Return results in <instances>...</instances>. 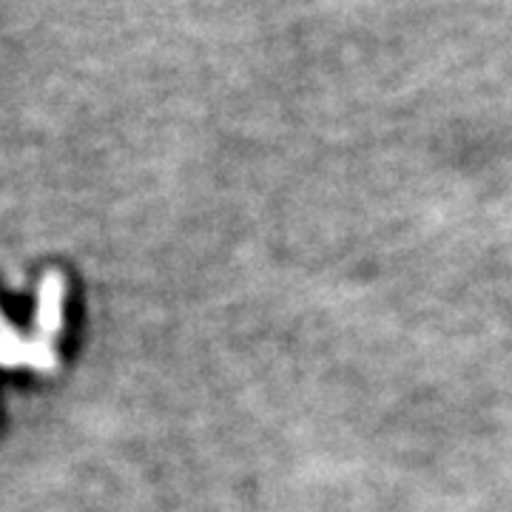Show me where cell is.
Listing matches in <instances>:
<instances>
[{"instance_id":"cell-1","label":"cell","mask_w":512,"mask_h":512,"mask_svg":"<svg viewBox=\"0 0 512 512\" xmlns=\"http://www.w3.org/2000/svg\"><path fill=\"white\" fill-rule=\"evenodd\" d=\"M0 367H35V370H55V345L40 339H23L12 325H0Z\"/></svg>"},{"instance_id":"cell-2","label":"cell","mask_w":512,"mask_h":512,"mask_svg":"<svg viewBox=\"0 0 512 512\" xmlns=\"http://www.w3.org/2000/svg\"><path fill=\"white\" fill-rule=\"evenodd\" d=\"M63 296H66V279L49 271L43 274L37 285V311H35V330L40 342H55V336L63 328Z\"/></svg>"},{"instance_id":"cell-3","label":"cell","mask_w":512,"mask_h":512,"mask_svg":"<svg viewBox=\"0 0 512 512\" xmlns=\"http://www.w3.org/2000/svg\"><path fill=\"white\" fill-rule=\"evenodd\" d=\"M0 325H3V316H0Z\"/></svg>"}]
</instances>
